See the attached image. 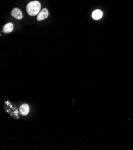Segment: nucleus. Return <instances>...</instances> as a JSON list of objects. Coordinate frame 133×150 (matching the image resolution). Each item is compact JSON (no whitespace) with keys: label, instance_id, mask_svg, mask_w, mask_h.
<instances>
[{"label":"nucleus","instance_id":"obj_3","mask_svg":"<svg viewBox=\"0 0 133 150\" xmlns=\"http://www.w3.org/2000/svg\"><path fill=\"white\" fill-rule=\"evenodd\" d=\"M48 14L49 13H48V10L46 9H44L41 11H40L39 13L38 14L37 19L38 21H41L46 18H47Z\"/></svg>","mask_w":133,"mask_h":150},{"label":"nucleus","instance_id":"obj_1","mask_svg":"<svg viewBox=\"0 0 133 150\" xmlns=\"http://www.w3.org/2000/svg\"><path fill=\"white\" fill-rule=\"evenodd\" d=\"M41 10V4L38 1H33L28 3L26 6V11L29 15L36 16L39 13Z\"/></svg>","mask_w":133,"mask_h":150},{"label":"nucleus","instance_id":"obj_2","mask_svg":"<svg viewBox=\"0 0 133 150\" xmlns=\"http://www.w3.org/2000/svg\"><path fill=\"white\" fill-rule=\"evenodd\" d=\"M11 14L13 18L18 19V20H21L23 18V14L22 13V11L18 8L13 9L12 11H11Z\"/></svg>","mask_w":133,"mask_h":150},{"label":"nucleus","instance_id":"obj_4","mask_svg":"<svg viewBox=\"0 0 133 150\" xmlns=\"http://www.w3.org/2000/svg\"><path fill=\"white\" fill-rule=\"evenodd\" d=\"M19 112L22 115H27L29 113V106L28 104H23L19 108Z\"/></svg>","mask_w":133,"mask_h":150},{"label":"nucleus","instance_id":"obj_6","mask_svg":"<svg viewBox=\"0 0 133 150\" xmlns=\"http://www.w3.org/2000/svg\"><path fill=\"white\" fill-rule=\"evenodd\" d=\"M14 25L12 23H8L3 27V32L4 33H10L13 31Z\"/></svg>","mask_w":133,"mask_h":150},{"label":"nucleus","instance_id":"obj_5","mask_svg":"<svg viewBox=\"0 0 133 150\" xmlns=\"http://www.w3.org/2000/svg\"><path fill=\"white\" fill-rule=\"evenodd\" d=\"M103 16V12L100 10H96L92 13V18L94 20H99Z\"/></svg>","mask_w":133,"mask_h":150}]
</instances>
